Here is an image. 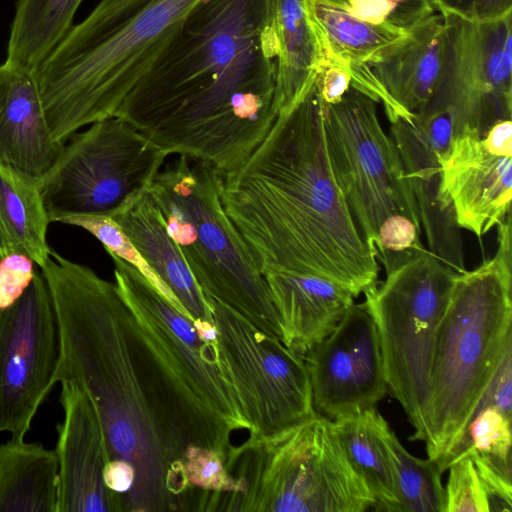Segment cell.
<instances>
[{"label": "cell", "mask_w": 512, "mask_h": 512, "mask_svg": "<svg viewBox=\"0 0 512 512\" xmlns=\"http://www.w3.org/2000/svg\"><path fill=\"white\" fill-rule=\"evenodd\" d=\"M276 77L272 0H201L115 116L225 176L274 124Z\"/></svg>", "instance_id": "6da1fadb"}, {"label": "cell", "mask_w": 512, "mask_h": 512, "mask_svg": "<svg viewBox=\"0 0 512 512\" xmlns=\"http://www.w3.org/2000/svg\"><path fill=\"white\" fill-rule=\"evenodd\" d=\"M220 198L261 274L316 275L356 296L377 282L378 261L332 170L315 81L279 111L246 161L223 176Z\"/></svg>", "instance_id": "7a4b0ae2"}, {"label": "cell", "mask_w": 512, "mask_h": 512, "mask_svg": "<svg viewBox=\"0 0 512 512\" xmlns=\"http://www.w3.org/2000/svg\"><path fill=\"white\" fill-rule=\"evenodd\" d=\"M41 273L59 329L56 382H69L88 396L110 460L134 467L133 487L123 495L125 511L187 510L196 489L184 473L186 446L162 418L140 375L116 284L53 249Z\"/></svg>", "instance_id": "3957f363"}, {"label": "cell", "mask_w": 512, "mask_h": 512, "mask_svg": "<svg viewBox=\"0 0 512 512\" xmlns=\"http://www.w3.org/2000/svg\"><path fill=\"white\" fill-rule=\"evenodd\" d=\"M126 307V329L156 408L185 445L214 450L224 461L232 435L251 427L218 338L201 337L192 319L170 303L135 267L110 255Z\"/></svg>", "instance_id": "277c9868"}, {"label": "cell", "mask_w": 512, "mask_h": 512, "mask_svg": "<svg viewBox=\"0 0 512 512\" xmlns=\"http://www.w3.org/2000/svg\"><path fill=\"white\" fill-rule=\"evenodd\" d=\"M201 0H101L34 71L47 125L65 143L115 116Z\"/></svg>", "instance_id": "5b68a950"}, {"label": "cell", "mask_w": 512, "mask_h": 512, "mask_svg": "<svg viewBox=\"0 0 512 512\" xmlns=\"http://www.w3.org/2000/svg\"><path fill=\"white\" fill-rule=\"evenodd\" d=\"M497 228L493 257L456 275L436 333L425 444L441 473L455 459L468 424L512 351L511 213Z\"/></svg>", "instance_id": "8992f818"}, {"label": "cell", "mask_w": 512, "mask_h": 512, "mask_svg": "<svg viewBox=\"0 0 512 512\" xmlns=\"http://www.w3.org/2000/svg\"><path fill=\"white\" fill-rule=\"evenodd\" d=\"M222 178L210 163L178 155L161 169L148 191L205 298L229 306L281 340L265 280L223 208Z\"/></svg>", "instance_id": "52a82bcc"}, {"label": "cell", "mask_w": 512, "mask_h": 512, "mask_svg": "<svg viewBox=\"0 0 512 512\" xmlns=\"http://www.w3.org/2000/svg\"><path fill=\"white\" fill-rule=\"evenodd\" d=\"M225 467L238 491L222 494V511L364 512L376 505L334 421L316 413L276 434H249L230 448Z\"/></svg>", "instance_id": "ba28073f"}, {"label": "cell", "mask_w": 512, "mask_h": 512, "mask_svg": "<svg viewBox=\"0 0 512 512\" xmlns=\"http://www.w3.org/2000/svg\"><path fill=\"white\" fill-rule=\"evenodd\" d=\"M457 274L425 249L363 291L388 389L414 428L413 440L428 436L435 338Z\"/></svg>", "instance_id": "9c48e42d"}, {"label": "cell", "mask_w": 512, "mask_h": 512, "mask_svg": "<svg viewBox=\"0 0 512 512\" xmlns=\"http://www.w3.org/2000/svg\"><path fill=\"white\" fill-rule=\"evenodd\" d=\"M168 155L119 116L74 133L39 181L50 222L78 214L112 216L149 189Z\"/></svg>", "instance_id": "30bf717a"}, {"label": "cell", "mask_w": 512, "mask_h": 512, "mask_svg": "<svg viewBox=\"0 0 512 512\" xmlns=\"http://www.w3.org/2000/svg\"><path fill=\"white\" fill-rule=\"evenodd\" d=\"M323 112L336 182L372 252L387 217L405 215L421 227L398 150L380 124L376 102L350 87L339 102L323 104Z\"/></svg>", "instance_id": "8fae6325"}, {"label": "cell", "mask_w": 512, "mask_h": 512, "mask_svg": "<svg viewBox=\"0 0 512 512\" xmlns=\"http://www.w3.org/2000/svg\"><path fill=\"white\" fill-rule=\"evenodd\" d=\"M220 348L253 435H272L315 414L303 357L229 306L206 297Z\"/></svg>", "instance_id": "7c38bea8"}, {"label": "cell", "mask_w": 512, "mask_h": 512, "mask_svg": "<svg viewBox=\"0 0 512 512\" xmlns=\"http://www.w3.org/2000/svg\"><path fill=\"white\" fill-rule=\"evenodd\" d=\"M441 16L443 61L422 111L447 110L454 133L469 126L483 135L512 116V14L489 22Z\"/></svg>", "instance_id": "4fadbf2b"}, {"label": "cell", "mask_w": 512, "mask_h": 512, "mask_svg": "<svg viewBox=\"0 0 512 512\" xmlns=\"http://www.w3.org/2000/svg\"><path fill=\"white\" fill-rule=\"evenodd\" d=\"M57 317L47 283L36 271L23 295L0 310V433L24 439L56 382Z\"/></svg>", "instance_id": "5bb4252c"}, {"label": "cell", "mask_w": 512, "mask_h": 512, "mask_svg": "<svg viewBox=\"0 0 512 512\" xmlns=\"http://www.w3.org/2000/svg\"><path fill=\"white\" fill-rule=\"evenodd\" d=\"M303 359L313 410L332 421L375 407L388 390L376 325L363 303H353Z\"/></svg>", "instance_id": "9a60e30c"}, {"label": "cell", "mask_w": 512, "mask_h": 512, "mask_svg": "<svg viewBox=\"0 0 512 512\" xmlns=\"http://www.w3.org/2000/svg\"><path fill=\"white\" fill-rule=\"evenodd\" d=\"M440 194L460 228L482 237L511 213L512 122L485 134L464 126L453 135L441 168Z\"/></svg>", "instance_id": "2e32d148"}, {"label": "cell", "mask_w": 512, "mask_h": 512, "mask_svg": "<svg viewBox=\"0 0 512 512\" xmlns=\"http://www.w3.org/2000/svg\"><path fill=\"white\" fill-rule=\"evenodd\" d=\"M59 402L63 419L57 425V512H123V496L104 482L110 461L99 415L88 396L62 381Z\"/></svg>", "instance_id": "e0dca14e"}, {"label": "cell", "mask_w": 512, "mask_h": 512, "mask_svg": "<svg viewBox=\"0 0 512 512\" xmlns=\"http://www.w3.org/2000/svg\"><path fill=\"white\" fill-rule=\"evenodd\" d=\"M64 144L51 137L34 72L0 65V165L39 182Z\"/></svg>", "instance_id": "ac0fdd59"}, {"label": "cell", "mask_w": 512, "mask_h": 512, "mask_svg": "<svg viewBox=\"0 0 512 512\" xmlns=\"http://www.w3.org/2000/svg\"><path fill=\"white\" fill-rule=\"evenodd\" d=\"M262 276L279 318L281 341L301 357L336 327L357 297L316 275L269 271Z\"/></svg>", "instance_id": "d6986e66"}, {"label": "cell", "mask_w": 512, "mask_h": 512, "mask_svg": "<svg viewBox=\"0 0 512 512\" xmlns=\"http://www.w3.org/2000/svg\"><path fill=\"white\" fill-rule=\"evenodd\" d=\"M443 53L444 23L440 13H433L367 65L390 97L414 116L424 109L434 91Z\"/></svg>", "instance_id": "ffe728a7"}, {"label": "cell", "mask_w": 512, "mask_h": 512, "mask_svg": "<svg viewBox=\"0 0 512 512\" xmlns=\"http://www.w3.org/2000/svg\"><path fill=\"white\" fill-rule=\"evenodd\" d=\"M111 217L122 227L192 321L199 319L213 322L212 308L179 247L169 235L148 189L131 197Z\"/></svg>", "instance_id": "44dd1931"}, {"label": "cell", "mask_w": 512, "mask_h": 512, "mask_svg": "<svg viewBox=\"0 0 512 512\" xmlns=\"http://www.w3.org/2000/svg\"><path fill=\"white\" fill-rule=\"evenodd\" d=\"M55 450L11 438L0 444V512H57Z\"/></svg>", "instance_id": "7402d4cb"}, {"label": "cell", "mask_w": 512, "mask_h": 512, "mask_svg": "<svg viewBox=\"0 0 512 512\" xmlns=\"http://www.w3.org/2000/svg\"><path fill=\"white\" fill-rule=\"evenodd\" d=\"M277 41L276 93L280 110L315 81L322 50L305 0H272Z\"/></svg>", "instance_id": "603a6c76"}, {"label": "cell", "mask_w": 512, "mask_h": 512, "mask_svg": "<svg viewBox=\"0 0 512 512\" xmlns=\"http://www.w3.org/2000/svg\"><path fill=\"white\" fill-rule=\"evenodd\" d=\"M49 223L39 182L0 165V259L20 253L43 267Z\"/></svg>", "instance_id": "cb8c5ba5"}, {"label": "cell", "mask_w": 512, "mask_h": 512, "mask_svg": "<svg viewBox=\"0 0 512 512\" xmlns=\"http://www.w3.org/2000/svg\"><path fill=\"white\" fill-rule=\"evenodd\" d=\"M346 454L376 500L374 510L397 512L391 429L375 407L334 420Z\"/></svg>", "instance_id": "d4e9b609"}, {"label": "cell", "mask_w": 512, "mask_h": 512, "mask_svg": "<svg viewBox=\"0 0 512 512\" xmlns=\"http://www.w3.org/2000/svg\"><path fill=\"white\" fill-rule=\"evenodd\" d=\"M306 11L318 37L322 59L344 66L368 64L407 31L383 23L372 24L324 0H305Z\"/></svg>", "instance_id": "484cf974"}, {"label": "cell", "mask_w": 512, "mask_h": 512, "mask_svg": "<svg viewBox=\"0 0 512 512\" xmlns=\"http://www.w3.org/2000/svg\"><path fill=\"white\" fill-rule=\"evenodd\" d=\"M83 0H18L5 62L34 72L72 28Z\"/></svg>", "instance_id": "4316f807"}, {"label": "cell", "mask_w": 512, "mask_h": 512, "mask_svg": "<svg viewBox=\"0 0 512 512\" xmlns=\"http://www.w3.org/2000/svg\"><path fill=\"white\" fill-rule=\"evenodd\" d=\"M388 445L395 469L397 512H445V488L437 464L410 454L392 430Z\"/></svg>", "instance_id": "83f0119b"}, {"label": "cell", "mask_w": 512, "mask_h": 512, "mask_svg": "<svg viewBox=\"0 0 512 512\" xmlns=\"http://www.w3.org/2000/svg\"><path fill=\"white\" fill-rule=\"evenodd\" d=\"M57 222L77 226L89 232L100 241L109 255H114L135 267L170 303L186 314L174 294L154 272L122 227L111 216L95 214L68 215L59 218Z\"/></svg>", "instance_id": "f1b7e54d"}, {"label": "cell", "mask_w": 512, "mask_h": 512, "mask_svg": "<svg viewBox=\"0 0 512 512\" xmlns=\"http://www.w3.org/2000/svg\"><path fill=\"white\" fill-rule=\"evenodd\" d=\"M511 443V418L493 406H484L468 424L455 459L471 448L479 454L511 462Z\"/></svg>", "instance_id": "f546056e"}, {"label": "cell", "mask_w": 512, "mask_h": 512, "mask_svg": "<svg viewBox=\"0 0 512 512\" xmlns=\"http://www.w3.org/2000/svg\"><path fill=\"white\" fill-rule=\"evenodd\" d=\"M421 227L401 214L387 217L380 225L374 254L386 274L425 250L421 242Z\"/></svg>", "instance_id": "4dcf8cb0"}, {"label": "cell", "mask_w": 512, "mask_h": 512, "mask_svg": "<svg viewBox=\"0 0 512 512\" xmlns=\"http://www.w3.org/2000/svg\"><path fill=\"white\" fill-rule=\"evenodd\" d=\"M445 487V512H490L489 499L469 452L448 467Z\"/></svg>", "instance_id": "1f68e13d"}, {"label": "cell", "mask_w": 512, "mask_h": 512, "mask_svg": "<svg viewBox=\"0 0 512 512\" xmlns=\"http://www.w3.org/2000/svg\"><path fill=\"white\" fill-rule=\"evenodd\" d=\"M185 476L196 489L217 493H236L237 481L227 471L223 457L202 446L189 444L183 457Z\"/></svg>", "instance_id": "d6a6232c"}, {"label": "cell", "mask_w": 512, "mask_h": 512, "mask_svg": "<svg viewBox=\"0 0 512 512\" xmlns=\"http://www.w3.org/2000/svg\"><path fill=\"white\" fill-rule=\"evenodd\" d=\"M465 452L471 454L483 482L489 499L490 512H511V462L479 454L471 448Z\"/></svg>", "instance_id": "836d02e7"}, {"label": "cell", "mask_w": 512, "mask_h": 512, "mask_svg": "<svg viewBox=\"0 0 512 512\" xmlns=\"http://www.w3.org/2000/svg\"><path fill=\"white\" fill-rule=\"evenodd\" d=\"M34 264L20 253L0 259V310L11 306L29 287L36 274Z\"/></svg>", "instance_id": "e575fe53"}, {"label": "cell", "mask_w": 512, "mask_h": 512, "mask_svg": "<svg viewBox=\"0 0 512 512\" xmlns=\"http://www.w3.org/2000/svg\"><path fill=\"white\" fill-rule=\"evenodd\" d=\"M440 14L470 22H489L512 14V0H431Z\"/></svg>", "instance_id": "d590c367"}, {"label": "cell", "mask_w": 512, "mask_h": 512, "mask_svg": "<svg viewBox=\"0 0 512 512\" xmlns=\"http://www.w3.org/2000/svg\"><path fill=\"white\" fill-rule=\"evenodd\" d=\"M315 84L322 103L325 105L335 104L351 87V76L344 65L322 59Z\"/></svg>", "instance_id": "8d00e7d4"}, {"label": "cell", "mask_w": 512, "mask_h": 512, "mask_svg": "<svg viewBox=\"0 0 512 512\" xmlns=\"http://www.w3.org/2000/svg\"><path fill=\"white\" fill-rule=\"evenodd\" d=\"M484 406H493L504 415L511 418L512 351L508 352L504 357L477 410Z\"/></svg>", "instance_id": "74e56055"}, {"label": "cell", "mask_w": 512, "mask_h": 512, "mask_svg": "<svg viewBox=\"0 0 512 512\" xmlns=\"http://www.w3.org/2000/svg\"><path fill=\"white\" fill-rule=\"evenodd\" d=\"M103 476L106 486L123 496L133 487L135 470L129 462L113 459L106 464Z\"/></svg>", "instance_id": "f35d334b"}, {"label": "cell", "mask_w": 512, "mask_h": 512, "mask_svg": "<svg viewBox=\"0 0 512 512\" xmlns=\"http://www.w3.org/2000/svg\"><path fill=\"white\" fill-rule=\"evenodd\" d=\"M324 1L331 3L333 5H336V6L342 7V8H345L346 3H347V0H324Z\"/></svg>", "instance_id": "ab89813d"}]
</instances>
